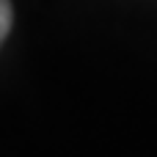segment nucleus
Instances as JSON below:
<instances>
[{"label": "nucleus", "mask_w": 157, "mask_h": 157, "mask_svg": "<svg viewBox=\"0 0 157 157\" xmlns=\"http://www.w3.org/2000/svg\"><path fill=\"white\" fill-rule=\"evenodd\" d=\"M8 30H11V3L0 0V44H3V39H6Z\"/></svg>", "instance_id": "nucleus-1"}]
</instances>
